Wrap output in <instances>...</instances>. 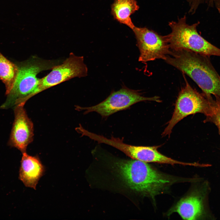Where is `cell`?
I'll list each match as a JSON object with an SVG mask.
<instances>
[{"label":"cell","instance_id":"8992f818","mask_svg":"<svg viewBox=\"0 0 220 220\" xmlns=\"http://www.w3.org/2000/svg\"><path fill=\"white\" fill-rule=\"evenodd\" d=\"M161 102L159 97H147L138 91L129 88L125 86L116 91H113L104 100L98 104L89 107L76 106L78 111L84 110L86 114L95 112L106 118L119 111L125 110L138 102L143 101Z\"/></svg>","mask_w":220,"mask_h":220},{"label":"cell","instance_id":"5bb4252c","mask_svg":"<svg viewBox=\"0 0 220 220\" xmlns=\"http://www.w3.org/2000/svg\"><path fill=\"white\" fill-rule=\"evenodd\" d=\"M18 72L17 65L9 60L0 52V79L5 85L6 95L12 89Z\"/></svg>","mask_w":220,"mask_h":220},{"label":"cell","instance_id":"30bf717a","mask_svg":"<svg viewBox=\"0 0 220 220\" xmlns=\"http://www.w3.org/2000/svg\"><path fill=\"white\" fill-rule=\"evenodd\" d=\"M19 105L14 108V119L8 144L16 148L22 153L26 152L28 145L33 140V123L24 108Z\"/></svg>","mask_w":220,"mask_h":220},{"label":"cell","instance_id":"3957f363","mask_svg":"<svg viewBox=\"0 0 220 220\" xmlns=\"http://www.w3.org/2000/svg\"><path fill=\"white\" fill-rule=\"evenodd\" d=\"M54 64L51 61L34 58L17 65L18 72L14 85L0 108H13L18 105H24L37 88L39 79L37 75L52 69Z\"/></svg>","mask_w":220,"mask_h":220},{"label":"cell","instance_id":"8fae6325","mask_svg":"<svg viewBox=\"0 0 220 220\" xmlns=\"http://www.w3.org/2000/svg\"><path fill=\"white\" fill-rule=\"evenodd\" d=\"M159 146H135L124 143L123 140L118 141L116 148L122 151L132 159L146 163H157L174 165L201 166V164L196 163H185L178 161L167 156L157 150Z\"/></svg>","mask_w":220,"mask_h":220},{"label":"cell","instance_id":"4fadbf2b","mask_svg":"<svg viewBox=\"0 0 220 220\" xmlns=\"http://www.w3.org/2000/svg\"><path fill=\"white\" fill-rule=\"evenodd\" d=\"M139 8L136 0H115L111 6V13L115 20L132 29L135 26L130 16Z\"/></svg>","mask_w":220,"mask_h":220},{"label":"cell","instance_id":"52a82bcc","mask_svg":"<svg viewBox=\"0 0 220 220\" xmlns=\"http://www.w3.org/2000/svg\"><path fill=\"white\" fill-rule=\"evenodd\" d=\"M88 69L82 56L71 53L60 65L55 66L52 71L43 78L39 79L37 88L31 97L48 88L72 78L85 77Z\"/></svg>","mask_w":220,"mask_h":220},{"label":"cell","instance_id":"9c48e42d","mask_svg":"<svg viewBox=\"0 0 220 220\" xmlns=\"http://www.w3.org/2000/svg\"><path fill=\"white\" fill-rule=\"evenodd\" d=\"M210 191L208 182L204 181L200 189L181 199L169 213L177 212L185 220L214 219L209 205Z\"/></svg>","mask_w":220,"mask_h":220},{"label":"cell","instance_id":"5b68a950","mask_svg":"<svg viewBox=\"0 0 220 220\" xmlns=\"http://www.w3.org/2000/svg\"><path fill=\"white\" fill-rule=\"evenodd\" d=\"M185 84L179 92L174 110L171 119L162 134L163 137H170L174 126L187 116L201 113L211 117L213 114L214 99L212 96L206 97L194 89L185 78Z\"/></svg>","mask_w":220,"mask_h":220},{"label":"cell","instance_id":"6da1fadb","mask_svg":"<svg viewBox=\"0 0 220 220\" xmlns=\"http://www.w3.org/2000/svg\"><path fill=\"white\" fill-rule=\"evenodd\" d=\"M164 61L189 77L206 97L220 98V76L210 57L187 50H171Z\"/></svg>","mask_w":220,"mask_h":220},{"label":"cell","instance_id":"277c9868","mask_svg":"<svg viewBox=\"0 0 220 220\" xmlns=\"http://www.w3.org/2000/svg\"><path fill=\"white\" fill-rule=\"evenodd\" d=\"M198 24V23L191 25L187 24L185 16L177 21L169 22V25L171 31L167 37L170 50H187L209 57H220V49L198 34L196 29Z\"/></svg>","mask_w":220,"mask_h":220},{"label":"cell","instance_id":"ba28073f","mask_svg":"<svg viewBox=\"0 0 220 220\" xmlns=\"http://www.w3.org/2000/svg\"><path fill=\"white\" fill-rule=\"evenodd\" d=\"M137 40L138 61L146 62L157 59L164 60L171 52L166 35L162 36L146 27L135 26L132 29Z\"/></svg>","mask_w":220,"mask_h":220},{"label":"cell","instance_id":"7a4b0ae2","mask_svg":"<svg viewBox=\"0 0 220 220\" xmlns=\"http://www.w3.org/2000/svg\"><path fill=\"white\" fill-rule=\"evenodd\" d=\"M116 164L119 173L130 189L152 198L176 181L140 160H121Z\"/></svg>","mask_w":220,"mask_h":220},{"label":"cell","instance_id":"2e32d148","mask_svg":"<svg viewBox=\"0 0 220 220\" xmlns=\"http://www.w3.org/2000/svg\"><path fill=\"white\" fill-rule=\"evenodd\" d=\"M216 3L217 8L220 12V0H217Z\"/></svg>","mask_w":220,"mask_h":220},{"label":"cell","instance_id":"9a60e30c","mask_svg":"<svg viewBox=\"0 0 220 220\" xmlns=\"http://www.w3.org/2000/svg\"><path fill=\"white\" fill-rule=\"evenodd\" d=\"M214 100L213 114L210 117L206 119V121L211 122L217 126L220 134V98L215 97Z\"/></svg>","mask_w":220,"mask_h":220},{"label":"cell","instance_id":"7c38bea8","mask_svg":"<svg viewBox=\"0 0 220 220\" xmlns=\"http://www.w3.org/2000/svg\"><path fill=\"white\" fill-rule=\"evenodd\" d=\"M22 153L19 178L26 187L36 189L45 172V167L38 156H30L26 152Z\"/></svg>","mask_w":220,"mask_h":220}]
</instances>
